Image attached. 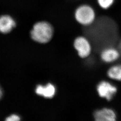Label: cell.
<instances>
[{
  "mask_svg": "<svg viewBox=\"0 0 121 121\" xmlns=\"http://www.w3.org/2000/svg\"><path fill=\"white\" fill-rule=\"evenodd\" d=\"M53 35V28L48 22L41 21L33 25L30 31L31 39L36 42L46 43L50 41Z\"/></svg>",
  "mask_w": 121,
  "mask_h": 121,
  "instance_id": "1",
  "label": "cell"
},
{
  "mask_svg": "<svg viewBox=\"0 0 121 121\" xmlns=\"http://www.w3.org/2000/svg\"><path fill=\"white\" fill-rule=\"evenodd\" d=\"M74 17L79 24L82 26H89L95 21V10L90 4H80L75 9Z\"/></svg>",
  "mask_w": 121,
  "mask_h": 121,
  "instance_id": "2",
  "label": "cell"
},
{
  "mask_svg": "<svg viewBox=\"0 0 121 121\" xmlns=\"http://www.w3.org/2000/svg\"><path fill=\"white\" fill-rule=\"evenodd\" d=\"M73 45L78 55L82 58H85L91 53V44L84 37L79 36L76 38L74 41Z\"/></svg>",
  "mask_w": 121,
  "mask_h": 121,
  "instance_id": "3",
  "label": "cell"
},
{
  "mask_svg": "<svg viewBox=\"0 0 121 121\" xmlns=\"http://www.w3.org/2000/svg\"><path fill=\"white\" fill-rule=\"evenodd\" d=\"M97 91L99 96L110 100L116 93L117 89L110 82L102 81L97 85Z\"/></svg>",
  "mask_w": 121,
  "mask_h": 121,
  "instance_id": "4",
  "label": "cell"
},
{
  "mask_svg": "<svg viewBox=\"0 0 121 121\" xmlns=\"http://www.w3.org/2000/svg\"><path fill=\"white\" fill-rule=\"evenodd\" d=\"M16 26V22L11 16L8 15L0 16V33L1 34L10 33Z\"/></svg>",
  "mask_w": 121,
  "mask_h": 121,
  "instance_id": "5",
  "label": "cell"
},
{
  "mask_svg": "<svg viewBox=\"0 0 121 121\" xmlns=\"http://www.w3.org/2000/svg\"><path fill=\"white\" fill-rule=\"evenodd\" d=\"M94 117L96 121H114L117 117L112 109L103 108L96 111L94 113Z\"/></svg>",
  "mask_w": 121,
  "mask_h": 121,
  "instance_id": "6",
  "label": "cell"
},
{
  "mask_svg": "<svg viewBox=\"0 0 121 121\" xmlns=\"http://www.w3.org/2000/svg\"><path fill=\"white\" fill-rule=\"evenodd\" d=\"M37 95L42 96L46 98H52L56 93V88L52 84L48 83L45 86L37 85L35 89Z\"/></svg>",
  "mask_w": 121,
  "mask_h": 121,
  "instance_id": "7",
  "label": "cell"
},
{
  "mask_svg": "<svg viewBox=\"0 0 121 121\" xmlns=\"http://www.w3.org/2000/svg\"><path fill=\"white\" fill-rule=\"evenodd\" d=\"M100 57L104 62L111 63L117 60L119 58V53L114 48H108L102 52Z\"/></svg>",
  "mask_w": 121,
  "mask_h": 121,
  "instance_id": "8",
  "label": "cell"
},
{
  "mask_svg": "<svg viewBox=\"0 0 121 121\" xmlns=\"http://www.w3.org/2000/svg\"><path fill=\"white\" fill-rule=\"evenodd\" d=\"M108 77L112 79L121 81V65H115L111 67L107 72Z\"/></svg>",
  "mask_w": 121,
  "mask_h": 121,
  "instance_id": "9",
  "label": "cell"
},
{
  "mask_svg": "<svg viewBox=\"0 0 121 121\" xmlns=\"http://www.w3.org/2000/svg\"><path fill=\"white\" fill-rule=\"evenodd\" d=\"M115 0H96L97 3L101 9H107L112 6Z\"/></svg>",
  "mask_w": 121,
  "mask_h": 121,
  "instance_id": "10",
  "label": "cell"
},
{
  "mask_svg": "<svg viewBox=\"0 0 121 121\" xmlns=\"http://www.w3.org/2000/svg\"><path fill=\"white\" fill-rule=\"evenodd\" d=\"M21 120V116L16 113L10 114L5 117L4 121H20Z\"/></svg>",
  "mask_w": 121,
  "mask_h": 121,
  "instance_id": "11",
  "label": "cell"
},
{
  "mask_svg": "<svg viewBox=\"0 0 121 121\" xmlns=\"http://www.w3.org/2000/svg\"><path fill=\"white\" fill-rule=\"evenodd\" d=\"M3 95V91H2V89L1 87V86H0V100L2 98Z\"/></svg>",
  "mask_w": 121,
  "mask_h": 121,
  "instance_id": "12",
  "label": "cell"
}]
</instances>
